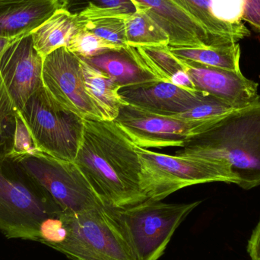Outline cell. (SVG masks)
Instances as JSON below:
<instances>
[{
	"instance_id": "obj_5",
	"label": "cell",
	"mask_w": 260,
	"mask_h": 260,
	"mask_svg": "<svg viewBox=\"0 0 260 260\" xmlns=\"http://www.w3.org/2000/svg\"><path fill=\"white\" fill-rule=\"evenodd\" d=\"M141 186L148 200L161 201L183 188L212 182L237 184L230 170L215 160L169 155L136 146Z\"/></svg>"
},
{
	"instance_id": "obj_33",
	"label": "cell",
	"mask_w": 260,
	"mask_h": 260,
	"mask_svg": "<svg viewBox=\"0 0 260 260\" xmlns=\"http://www.w3.org/2000/svg\"><path fill=\"white\" fill-rule=\"evenodd\" d=\"M16 39H8V38H0V59L7 47Z\"/></svg>"
},
{
	"instance_id": "obj_25",
	"label": "cell",
	"mask_w": 260,
	"mask_h": 260,
	"mask_svg": "<svg viewBox=\"0 0 260 260\" xmlns=\"http://www.w3.org/2000/svg\"><path fill=\"white\" fill-rule=\"evenodd\" d=\"M67 49L82 59H90L111 51H120L123 47L83 29L73 36Z\"/></svg>"
},
{
	"instance_id": "obj_7",
	"label": "cell",
	"mask_w": 260,
	"mask_h": 260,
	"mask_svg": "<svg viewBox=\"0 0 260 260\" xmlns=\"http://www.w3.org/2000/svg\"><path fill=\"white\" fill-rule=\"evenodd\" d=\"M202 201L167 203L145 200L114 209L139 260H158L176 230Z\"/></svg>"
},
{
	"instance_id": "obj_20",
	"label": "cell",
	"mask_w": 260,
	"mask_h": 260,
	"mask_svg": "<svg viewBox=\"0 0 260 260\" xmlns=\"http://www.w3.org/2000/svg\"><path fill=\"white\" fill-rule=\"evenodd\" d=\"M124 50L159 81L171 83L174 76L184 70L181 59L173 54L168 45L127 47Z\"/></svg>"
},
{
	"instance_id": "obj_11",
	"label": "cell",
	"mask_w": 260,
	"mask_h": 260,
	"mask_svg": "<svg viewBox=\"0 0 260 260\" xmlns=\"http://www.w3.org/2000/svg\"><path fill=\"white\" fill-rule=\"evenodd\" d=\"M43 65L30 34L14 41L2 55L0 75L18 111L44 86Z\"/></svg>"
},
{
	"instance_id": "obj_27",
	"label": "cell",
	"mask_w": 260,
	"mask_h": 260,
	"mask_svg": "<svg viewBox=\"0 0 260 260\" xmlns=\"http://www.w3.org/2000/svg\"><path fill=\"white\" fill-rule=\"evenodd\" d=\"M236 108L225 102L208 94L203 102L192 109L177 114V117L186 120H218L235 111Z\"/></svg>"
},
{
	"instance_id": "obj_12",
	"label": "cell",
	"mask_w": 260,
	"mask_h": 260,
	"mask_svg": "<svg viewBox=\"0 0 260 260\" xmlns=\"http://www.w3.org/2000/svg\"><path fill=\"white\" fill-rule=\"evenodd\" d=\"M181 60L185 71L198 91L207 93L236 109L260 102L258 84L247 79L241 71Z\"/></svg>"
},
{
	"instance_id": "obj_4",
	"label": "cell",
	"mask_w": 260,
	"mask_h": 260,
	"mask_svg": "<svg viewBox=\"0 0 260 260\" xmlns=\"http://www.w3.org/2000/svg\"><path fill=\"white\" fill-rule=\"evenodd\" d=\"M62 216L68 235L53 249L69 259L139 260L114 209L100 205Z\"/></svg>"
},
{
	"instance_id": "obj_18",
	"label": "cell",
	"mask_w": 260,
	"mask_h": 260,
	"mask_svg": "<svg viewBox=\"0 0 260 260\" xmlns=\"http://www.w3.org/2000/svg\"><path fill=\"white\" fill-rule=\"evenodd\" d=\"M82 59L91 67L106 73L121 88L159 81L152 74L139 67L124 49L120 51L108 52L90 59Z\"/></svg>"
},
{
	"instance_id": "obj_29",
	"label": "cell",
	"mask_w": 260,
	"mask_h": 260,
	"mask_svg": "<svg viewBox=\"0 0 260 260\" xmlns=\"http://www.w3.org/2000/svg\"><path fill=\"white\" fill-rule=\"evenodd\" d=\"M211 7L214 16L226 24H242L244 0H212Z\"/></svg>"
},
{
	"instance_id": "obj_10",
	"label": "cell",
	"mask_w": 260,
	"mask_h": 260,
	"mask_svg": "<svg viewBox=\"0 0 260 260\" xmlns=\"http://www.w3.org/2000/svg\"><path fill=\"white\" fill-rule=\"evenodd\" d=\"M43 84L59 104L85 120H105L84 80L81 58L60 47L44 59Z\"/></svg>"
},
{
	"instance_id": "obj_24",
	"label": "cell",
	"mask_w": 260,
	"mask_h": 260,
	"mask_svg": "<svg viewBox=\"0 0 260 260\" xmlns=\"http://www.w3.org/2000/svg\"><path fill=\"white\" fill-rule=\"evenodd\" d=\"M18 112L0 75V155L9 156L12 152Z\"/></svg>"
},
{
	"instance_id": "obj_31",
	"label": "cell",
	"mask_w": 260,
	"mask_h": 260,
	"mask_svg": "<svg viewBox=\"0 0 260 260\" xmlns=\"http://www.w3.org/2000/svg\"><path fill=\"white\" fill-rule=\"evenodd\" d=\"M243 20L260 33V0H244Z\"/></svg>"
},
{
	"instance_id": "obj_30",
	"label": "cell",
	"mask_w": 260,
	"mask_h": 260,
	"mask_svg": "<svg viewBox=\"0 0 260 260\" xmlns=\"http://www.w3.org/2000/svg\"><path fill=\"white\" fill-rule=\"evenodd\" d=\"M62 215L59 217L48 218L41 224L38 242L53 249L58 244L65 241L68 235V229Z\"/></svg>"
},
{
	"instance_id": "obj_8",
	"label": "cell",
	"mask_w": 260,
	"mask_h": 260,
	"mask_svg": "<svg viewBox=\"0 0 260 260\" xmlns=\"http://www.w3.org/2000/svg\"><path fill=\"white\" fill-rule=\"evenodd\" d=\"M14 158L48 192L64 213H80L103 205L74 162L44 153Z\"/></svg>"
},
{
	"instance_id": "obj_15",
	"label": "cell",
	"mask_w": 260,
	"mask_h": 260,
	"mask_svg": "<svg viewBox=\"0 0 260 260\" xmlns=\"http://www.w3.org/2000/svg\"><path fill=\"white\" fill-rule=\"evenodd\" d=\"M64 6V0H0V38L29 35Z\"/></svg>"
},
{
	"instance_id": "obj_3",
	"label": "cell",
	"mask_w": 260,
	"mask_h": 260,
	"mask_svg": "<svg viewBox=\"0 0 260 260\" xmlns=\"http://www.w3.org/2000/svg\"><path fill=\"white\" fill-rule=\"evenodd\" d=\"M62 212L16 159L0 155V232L6 238L38 242L41 224Z\"/></svg>"
},
{
	"instance_id": "obj_14",
	"label": "cell",
	"mask_w": 260,
	"mask_h": 260,
	"mask_svg": "<svg viewBox=\"0 0 260 260\" xmlns=\"http://www.w3.org/2000/svg\"><path fill=\"white\" fill-rule=\"evenodd\" d=\"M122 99L148 112L174 116L192 109L207 97V93L190 91L170 82L154 81L120 90Z\"/></svg>"
},
{
	"instance_id": "obj_1",
	"label": "cell",
	"mask_w": 260,
	"mask_h": 260,
	"mask_svg": "<svg viewBox=\"0 0 260 260\" xmlns=\"http://www.w3.org/2000/svg\"><path fill=\"white\" fill-rule=\"evenodd\" d=\"M74 163L104 206L121 209L148 200L136 145L114 121L85 120Z\"/></svg>"
},
{
	"instance_id": "obj_32",
	"label": "cell",
	"mask_w": 260,
	"mask_h": 260,
	"mask_svg": "<svg viewBox=\"0 0 260 260\" xmlns=\"http://www.w3.org/2000/svg\"><path fill=\"white\" fill-rule=\"evenodd\" d=\"M247 250L250 260H260V218L247 243Z\"/></svg>"
},
{
	"instance_id": "obj_22",
	"label": "cell",
	"mask_w": 260,
	"mask_h": 260,
	"mask_svg": "<svg viewBox=\"0 0 260 260\" xmlns=\"http://www.w3.org/2000/svg\"><path fill=\"white\" fill-rule=\"evenodd\" d=\"M136 11L125 17L128 47L169 46L168 34L150 17L142 6L136 5Z\"/></svg>"
},
{
	"instance_id": "obj_2",
	"label": "cell",
	"mask_w": 260,
	"mask_h": 260,
	"mask_svg": "<svg viewBox=\"0 0 260 260\" xmlns=\"http://www.w3.org/2000/svg\"><path fill=\"white\" fill-rule=\"evenodd\" d=\"M176 154L223 164L246 190L260 186V102L220 119Z\"/></svg>"
},
{
	"instance_id": "obj_23",
	"label": "cell",
	"mask_w": 260,
	"mask_h": 260,
	"mask_svg": "<svg viewBox=\"0 0 260 260\" xmlns=\"http://www.w3.org/2000/svg\"><path fill=\"white\" fill-rule=\"evenodd\" d=\"M64 9L83 20L108 16H126L136 12L132 0H64Z\"/></svg>"
},
{
	"instance_id": "obj_19",
	"label": "cell",
	"mask_w": 260,
	"mask_h": 260,
	"mask_svg": "<svg viewBox=\"0 0 260 260\" xmlns=\"http://www.w3.org/2000/svg\"><path fill=\"white\" fill-rule=\"evenodd\" d=\"M183 8L211 36L224 44H235L250 35L244 24H226L217 19L212 12V0H174Z\"/></svg>"
},
{
	"instance_id": "obj_6",
	"label": "cell",
	"mask_w": 260,
	"mask_h": 260,
	"mask_svg": "<svg viewBox=\"0 0 260 260\" xmlns=\"http://www.w3.org/2000/svg\"><path fill=\"white\" fill-rule=\"evenodd\" d=\"M40 152L74 162L85 119L59 105L43 86L19 111Z\"/></svg>"
},
{
	"instance_id": "obj_28",
	"label": "cell",
	"mask_w": 260,
	"mask_h": 260,
	"mask_svg": "<svg viewBox=\"0 0 260 260\" xmlns=\"http://www.w3.org/2000/svg\"><path fill=\"white\" fill-rule=\"evenodd\" d=\"M34 142L30 130L27 128L24 119L18 112L16 117L13 147L9 156L12 157L41 154Z\"/></svg>"
},
{
	"instance_id": "obj_26",
	"label": "cell",
	"mask_w": 260,
	"mask_h": 260,
	"mask_svg": "<svg viewBox=\"0 0 260 260\" xmlns=\"http://www.w3.org/2000/svg\"><path fill=\"white\" fill-rule=\"evenodd\" d=\"M126 16L101 17L84 20V29L99 38L126 49L128 47L125 26Z\"/></svg>"
},
{
	"instance_id": "obj_9",
	"label": "cell",
	"mask_w": 260,
	"mask_h": 260,
	"mask_svg": "<svg viewBox=\"0 0 260 260\" xmlns=\"http://www.w3.org/2000/svg\"><path fill=\"white\" fill-rule=\"evenodd\" d=\"M219 120H186L175 115L154 114L126 105L120 108L114 122L136 146L161 148H183Z\"/></svg>"
},
{
	"instance_id": "obj_21",
	"label": "cell",
	"mask_w": 260,
	"mask_h": 260,
	"mask_svg": "<svg viewBox=\"0 0 260 260\" xmlns=\"http://www.w3.org/2000/svg\"><path fill=\"white\" fill-rule=\"evenodd\" d=\"M173 54L183 60L224 70L241 71V47L238 43L220 47H169Z\"/></svg>"
},
{
	"instance_id": "obj_13",
	"label": "cell",
	"mask_w": 260,
	"mask_h": 260,
	"mask_svg": "<svg viewBox=\"0 0 260 260\" xmlns=\"http://www.w3.org/2000/svg\"><path fill=\"white\" fill-rule=\"evenodd\" d=\"M145 9L169 35V47H220L224 44L211 36L174 0H132Z\"/></svg>"
},
{
	"instance_id": "obj_17",
	"label": "cell",
	"mask_w": 260,
	"mask_h": 260,
	"mask_svg": "<svg viewBox=\"0 0 260 260\" xmlns=\"http://www.w3.org/2000/svg\"><path fill=\"white\" fill-rule=\"evenodd\" d=\"M85 88L102 112L105 120L114 121L120 108L126 103L120 94L121 89L112 78L81 59Z\"/></svg>"
},
{
	"instance_id": "obj_16",
	"label": "cell",
	"mask_w": 260,
	"mask_h": 260,
	"mask_svg": "<svg viewBox=\"0 0 260 260\" xmlns=\"http://www.w3.org/2000/svg\"><path fill=\"white\" fill-rule=\"evenodd\" d=\"M84 27V20L77 14L59 9L31 31L34 47L44 59L57 49L67 47L73 36Z\"/></svg>"
}]
</instances>
